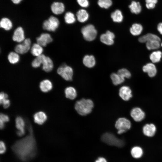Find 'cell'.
Segmentation results:
<instances>
[{"instance_id":"obj_1","label":"cell","mask_w":162,"mask_h":162,"mask_svg":"<svg viewBox=\"0 0 162 162\" xmlns=\"http://www.w3.org/2000/svg\"><path fill=\"white\" fill-rule=\"evenodd\" d=\"M28 134L25 137L16 142L12 149L17 156L22 161L26 162L35 155L36 146L31 124L28 122Z\"/></svg>"},{"instance_id":"obj_2","label":"cell","mask_w":162,"mask_h":162,"mask_svg":"<svg viewBox=\"0 0 162 162\" xmlns=\"http://www.w3.org/2000/svg\"><path fill=\"white\" fill-rule=\"evenodd\" d=\"M74 107L79 115L85 116L92 112L94 107V103L90 99L82 98L76 101Z\"/></svg>"},{"instance_id":"obj_3","label":"cell","mask_w":162,"mask_h":162,"mask_svg":"<svg viewBox=\"0 0 162 162\" xmlns=\"http://www.w3.org/2000/svg\"><path fill=\"white\" fill-rule=\"evenodd\" d=\"M101 139L104 142L110 146L122 147L125 144L124 140L117 138L114 134L110 133L104 134L101 136Z\"/></svg>"},{"instance_id":"obj_4","label":"cell","mask_w":162,"mask_h":162,"mask_svg":"<svg viewBox=\"0 0 162 162\" xmlns=\"http://www.w3.org/2000/svg\"><path fill=\"white\" fill-rule=\"evenodd\" d=\"M81 32L84 39L88 41H92L96 38L97 32L94 26L92 24H88L83 27Z\"/></svg>"},{"instance_id":"obj_5","label":"cell","mask_w":162,"mask_h":162,"mask_svg":"<svg viewBox=\"0 0 162 162\" xmlns=\"http://www.w3.org/2000/svg\"><path fill=\"white\" fill-rule=\"evenodd\" d=\"M115 126L118 130L117 133L121 134L130 129L131 123L128 119L125 118H120L116 122Z\"/></svg>"},{"instance_id":"obj_6","label":"cell","mask_w":162,"mask_h":162,"mask_svg":"<svg viewBox=\"0 0 162 162\" xmlns=\"http://www.w3.org/2000/svg\"><path fill=\"white\" fill-rule=\"evenodd\" d=\"M57 72L65 80L68 81L72 80L73 71L70 67L63 64L58 68Z\"/></svg>"},{"instance_id":"obj_7","label":"cell","mask_w":162,"mask_h":162,"mask_svg":"<svg viewBox=\"0 0 162 162\" xmlns=\"http://www.w3.org/2000/svg\"><path fill=\"white\" fill-rule=\"evenodd\" d=\"M59 22L58 19L53 16H50L43 23V28L49 31H55L58 28Z\"/></svg>"},{"instance_id":"obj_8","label":"cell","mask_w":162,"mask_h":162,"mask_svg":"<svg viewBox=\"0 0 162 162\" xmlns=\"http://www.w3.org/2000/svg\"><path fill=\"white\" fill-rule=\"evenodd\" d=\"M31 41L29 38L25 39L23 43L16 45L15 50L18 54H22L27 52L31 47Z\"/></svg>"},{"instance_id":"obj_9","label":"cell","mask_w":162,"mask_h":162,"mask_svg":"<svg viewBox=\"0 0 162 162\" xmlns=\"http://www.w3.org/2000/svg\"><path fill=\"white\" fill-rule=\"evenodd\" d=\"M130 115L133 119L136 122H140L145 118V114L140 108L135 107L131 110Z\"/></svg>"},{"instance_id":"obj_10","label":"cell","mask_w":162,"mask_h":162,"mask_svg":"<svg viewBox=\"0 0 162 162\" xmlns=\"http://www.w3.org/2000/svg\"><path fill=\"white\" fill-rule=\"evenodd\" d=\"M115 37V35L113 32L107 31L105 33L100 35V39L103 43L107 45H111L114 43Z\"/></svg>"},{"instance_id":"obj_11","label":"cell","mask_w":162,"mask_h":162,"mask_svg":"<svg viewBox=\"0 0 162 162\" xmlns=\"http://www.w3.org/2000/svg\"><path fill=\"white\" fill-rule=\"evenodd\" d=\"M119 94L122 99L126 101L129 100L132 97L131 89L126 86H123L120 88Z\"/></svg>"},{"instance_id":"obj_12","label":"cell","mask_w":162,"mask_h":162,"mask_svg":"<svg viewBox=\"0 0 162 162\" xmlns=\"http://www.w3.org/2000/svg\"><path fill=\"white\" fill-rule=\"evenodd\" d=\"M15 124L18 130L16 132L17 135L20 136H23L25 134V122L22 117L18 116L15 119Z\"/></svg>"},{"instance_id":"obj_13","label":"cell","mask_w":162,"mask_h":162,"mask_svg":"<svg viewBox=\"0 0 162 162\" xmlns=\"http://www.w3.org/2000/svg\"><path fill=\"white\" fill-rule=\"evenodd\" d=\"M37 43L42 47L45 46L47 44L52 41V39L49 34L47 33L42 34L36 38Z\"/></svg>"},{"instance_id":"obj_14","label":"cell","mask_w":162,"mask_h":162,"mask_svg":"<svg viewBox=\"0 0 162 162\" xmlns=\"http://www.w3.org/2000/svg\"><path fill=\"white\" fill-rule=\"evenodd\" d=\"M12 39L14 41L18 43L21 42L25 40L24 32L22 27H19L15 30Z\"/></svg>"},{"instance_id":"obj_15","label":"cell","mask_w":162,"mask_h":162,"mask_svg":"<svg viewBox=\"0 0 162 162\" xmlns=\"http://www.w3.org/2000/svg\"><path fill=\"white\" fill-rule=\"evenodd\" d=\"M156 131L155 126L153 124H147L143 127L142 131L143 134L146 136L152 137L155 134Z\"/></svg>"},{"instance_id":"obj_16","label":"cell","mask_w":162,"mask_h":162,"mask_svg":"<svg viewBox=\"0 0 162 162\" xmlns=\"http://www.w3.org/2000/svg\"><path fill=\"white\" fill-rule=\"evenodd\" d=\"M143 71L148 74L151 77L154 76L157 73V70L155 65L152 63H149L144 65L142 67Z\"/></svg>"},{"instance_id":"obj_17","label":"cell","mask_w":162,"mask_h":162,"mask_svg":"<svg viewBox=\"0 0 162 162\" xmlns=\"http://www.w3.org/2000/svg\"><path fill=\"white\" fill-rule=\"evenodd\" d=\"M51 8L54 14L58 15L61 14L64 12L65 7L62 2H55L51 4Z\"/></svg>"},{"instance_id":"obj_18","label":"cell","mask_w":162,"mask_h":162,"mask_svg":"<svg viewBox=\"0 0 162 162\" xmlns=\"http://www.w3.org/2000/svg\"><path fill=\"white\" fill-rule=\"evenodd\" d=\"M34 122L39 125L43 124L47 119L46 114L42 111H39L36 113L33 116Z\"/></svg>"},{"instance_id":"obj_19","label":"cell","mask_w":162,"mask_h":162,"mask_svg":"<svg viewBox=\"0 0 162 162\" xmlns=\"http://www.w3.org/2000/svg\"><path fill=\"white\" fill-rule=\"evenodd\" d=\"M40 88L43 92H47L51 91L53 87L51 82L49 80H44L41 81L39 85Z\"/></svg>"},{"instance_id":"obj_20","label":"cell","mask_w":162,"mask_h":162,"mask_svg":"<svg viewBox=\"0 0 162 162\" xmlns=\"http://www.w3.org/2000/svg\"><path fill=\"white\" fill-rule=\"evenodd\" d=\"M76 17L79 22L83 23L87 21L89 18V14L87 11L84 9L79 10L76 13Z\"/></svg>"},{"instance_id":"obj_21","label":"cell","mask_w":162,"mask_h":162,"mask_svg":"<svg viewBox=\"0 0 162 162\" xmlns=\"http://www.w3.org/2000/svg\"><path fill=\"white\" fill-rule=\"evenodd\" d=\"M157 40L160 41V38L157 35L152 33H148L140 37L138 41L140 43H146L147 42L152 40Z\"/></svg>"},{"instance_id":"obj_22","label":"cell","mask_w":162,"mask_h":162,"mask_svg":"<svg viewBox=\"0 0 162 162\" xmlns=\"http://www.w3.org/2000/svg\"><path fill=\"white\" fill-rule=\"evenodd\" d=\"M53 67L52 60L49 57L46 56L42 64V69L46 72H50L52 70Z\"/></svg>"},{"instance_id":"obj_23","label":"cell","mask_w":162,"mask_h":162,"mask_svg":"<svg viewBox=\"0 0 162 162\" xmlns=\"http://www.w3.org/2000/svg\"><path fill=\"white\" fill-rule=\"evenodd\" d=\"M83 62L86 67L92 68L95 65L96 61L95 58L93 56L87 55L84 57Z\"/></svg>"},{"instance_id":"obj_24","label":"cell","mask_w":162,"mask_h":162,"mask_svg":"<svg viewBox=\"0 0 162 162\" xmlns=\"http://www.w3.org/2000/svg\"><path fill=\"white\" fill-rule=\"evenodd\" d=\"M64 92L66 98L70 100H74L77 97L76 91L73 87L69 86L67 87L65 89Z\"/></svg>"},{"instance_id":"obj_25","label":"cell","mask_w":162,"mask_h":162,"mask_svg":"<svg viewBox=\"0 0 162 162\" xmlns=\"http://www.w3.org/2000/svg\"><path fill=\"white\" fill-rule=\"evenodd\" d=\"M131 156L135 159L140 158L142 156L143 152L142 149L139 146H135L130 150Z\"/></svg>"},{"instance_id":"obj_26","label":"cell","mask_w":162,"mask_h":162,"mask_svg":"<svg viewBox=\"0 0 162 162\" xmlns=\"http://www.w3.org/2000/svg\"><path fill=\"white\" fill-rule=\"evenodd\" d=\"M131 12L135 14H139L141 11L142 7L140 2L133 1L129 6Z\"/></svg>"},{"instance_id":"obj_27","label":"cell","mask_w":162,"mask_h":162,"mask_svg":"<svg viewBox=\"0 0 162 162\" xmlns=\"http://www.w3.org/2000/svg\"><path fill=\"white\" fill-rule=\"evenodd\" d=\"M142 30L143 27L142 25L137 23L133 24L130 29V33L134 36L139 35L142 33Z\"/></svg>"},{"instance_id":"obj_28","label":"cell","mask_w":162,"mask_h":162,"mask_svg":"<svg viewBox=\"0 0 162 162\" xmlns=\"http://www.w3.org/2000/svg\"><path fill=\"white\" fill-rule=\"evenodd\" d=\"M111 17L113 22L118 23L122 22L123 19L122 11L118 9H117L112 12L111 14Z\"/></svg>"},{"instance_id":"obj_29","label":"cell","mask_w":162,"mask_h":162,"mask_svg":"<svg viewBox=\"0 0 162 162\" xmlns=\"http://www.w3.org/2000/svg\"><path fill=\"white\" fill-rule=\"evenodd\" d=\"M43 51L42 46L38 43L34 44L31 49V54L33 56L36 57L41 55Z\"/></svg>"},{"instance_id":"obj_30","label":"cell","mask_w":162,"mask_h":162,"mask_svg":"<svg viewBox=\"0 0 162 162\" xmlns=\"http://www.w3.org/2000/svg\"><path fill=\"white\" fill-rule=\"evenodd\" d=\"M112 82L115 85H118L123 83L125 80V78L117 73H113L110 76Z\"/></svg>"},{"instance_id":"obj_31","label":"cell","mask_w":162,"mask_h":162,"mask_svg":"<svg viewBox=\"0 0 162 162\" xmlns=\"http://www.w3.org/2000/svg\"><path fill=\"white\" fill-rule=\"evenodd\" d=\"M0 27L5 30L9 31L12 27V23L11 21L9 19L4 17L2 18L0 22Z\"/></svg>"},{"instance_id":"obj_32","label":"cell","mask_w":162,"mask_h":162,"mask_svg":"<svg viewBox=\"0 0 162 162\" xmlns=\"http://www.w3.org/2000/svg\"><path fill=\"white\" fill-rule=\"evenodd\" d=\"M162 56L161 52L158 50L152 52L150 55L149 58L153 63H156L160 61Z\"/></svg>"},{"instance_id":"obj_33","label":"cell","mask_w":162,"mask_h":162,"mask_svg":"<svg viewBox=\"0 0 162 162\" xmlns=\"http://www.w3.org/2000/svg\"><path fill=\"white\" fill-rule=\"evenodd\" d=\"M160 41L157 40H152L147 42L146 46L148 50L157 49L160 46Z\"/></svg>"},{"instance_id":"obj_34","label":"cell","mask_w":162,"mask_h":162,"mask_svg":"<svg viewBox=\"0 0 162 162\" xmlns=\"http://www.w3.org/2000/svg\"><path fill=\"white\" fill-rule=\"evenodd\" d=\"M46 56L44 54L41 55L37 56L32 62V65L34 68H37L39 67L41 64H42Z\"/></svg>"},{"instance_id":"obj_35","label":"cell","mask_w":162,"mask_h":162,"mask_svg":"<svg viewBox=\"0 0 162 162\" xmlns=\"http://www.w3.org/2000/svg\"><path fill=\"white\" fill-rule=\"evenodd\" d=\"M8 58L10 63L14 64L18 63L20 60L18 53L15 52H12L8 55Z\"/></svg>"},{"instance_id":"obj_36","label":"cell","mask_w":162,"mask_h":162,"mask_svg":"<svg viewBox=\"0 0 162 162\" xmlns=\"http://www.w3.org/2000/svg\"><path fill=\"white\" fill-rule=\"evenodd\" d=\"M64 19L65 22L68 24H73L76 20L75 16L73 13L70 12H68L65 14Z\"/></svg>"},{"instance_id":"obj_37","label":"cell","mask_w":162,"mask_h":162,"mask_svg":"<svg viewBox=\"0 0 162 162\" xmlns=\"http://www.w3.org/2000/svg\"><path fill=\"white\" fill-rule=\"evenodd\" d=\"M98 4L101 8L108 9L112 4V0H98Z\"/></svg>"},{"instance_id":"obj_38","label":"cell","mask_w":162,"mask_h":162,"mask_svg":"<svg viewBox=\"0 0 162 162\" xmlns=\"http://www.w3.org/2000/svg\"><path fill=\"white\" fill-rule=\"evenodd\" d=\"M9 118L8 116L5 114L1 113L0 115V127L1 129H3L4 127L5 122L9 121Z\"/></svg>"},{"instance_id":"obj_39","label":"cell","mask_w":162,"mask_h":162,"mask_svg":"<svg viewBox=\"0 0 162 162\" xmlns=\"http://www.w3.org/2000/svg\"><path fill=\"white\" fill-rule=\"evenodd\" d=\"M117 73L124 78H129L131 74L130 72L125 68H122L118 70Z\"/></svg>"},{"instance_id":"obj_40","label":"cell","mask_w":162,"mask_h":162,"mask_svg":"<svg viewBox=\"0 0 162 162\" xmlns=\"http://www.w3.org/2000/svg\"><path fill=\"white\" fill-rule=\"evenodd\" d=\"M8 98H5L0 101V104L2 105L3 107L5 109L8 108L10 105V101Z\"/></svg>"},{"instance_id":"obj_41","label":"cell","mask_w":162,"mask_h":162,"mask_svg":"<svg viewBox=\"0 0 162 162\" xmlns=\"http://www.w3.org/2000/svg\"><path fill=\"white\" fill-rule=\"evenodd\" d=\"M78 4L82 8H87L89 5L88 0H76Z\"/></svg>"},{"instance_id":"obj_42","label":"cell","mask_w":162,"mask_h":162,"mask_svg":"<svg viewBox=\"0 0 162 162\" xmlns=\"http://www.w3.org/2000/svg\"><path fill=\"white\" fill-rule=\"evenodd\" d=\"M0 153L1 154L5 152L6 150L5 144L3 141H1L0 142Z\"/></svg>"},{"instance_id":"obj_43","label":"cell","mask_w":162,"mask_h":162,"mask_svg":"<svg viewBox=\"0 0 162 162\" xmlns=\"http://www.w3.org/2000/svg\"><path fill=\"white\" fill-rule=\"evenodd\" d=\"M155 4L152 3H146V6L147 8L151 9H153L155 8Z\"/></svg>"},{"instance_id":"obj_44","label":"cell","mask_w":162,"mask_h":162,"mask_svg":"<svg viewBox=\"0 0 162 162\" xmlns=\"http://www.w3.org/2000/svg\"><path fill=\"white\" fill-rule=\"evenodd\" d=\"M8 94L3 92H2L0 94V101H1L4 99L8 98Z\"/></svg>"},{"instance_id":"obj_45","label":"cell","mask_w":162,"mask_h":162,"mask_svg":"<svg viewBox=\"0 0 162 162\" xmlns=\"http://www.w3.org/2000/svg\"><path fill=\"white\" fill-rule=\"evenodd\" d=\"M95 162H107V161L104 158L100 157L95 161Z\"/></svg>"},{"instance_id":"obj_46","label":"cell","mask_w":162,"mask_h":162,"mask_svg":"<svg viewBox=\"0 0 162 162\" xmlns=\"http://www.w3.org/2000/svg\"><path fill=\"white\" fill-rule=\"evenodd\" d=\"M157 28L160 34H162V22L158 24Z\"/></svg>"},{"instance_id":"obj_47","label":"cell","mask_w":162,"mask_h":162,"mask_svg":"<svg viewBox=\"0 0 162 162\" xmlns=\"http://www.w3.org/2000/svg\"><path fill=\"white\" fill-rule=\"evenodd\" d=\"M146 3H152L156 4L158 2V0H145Z\"/></svg>"},{"instance_id":"obj_48","label":"cell","mask_w":162,"mask_h":162,"mask_svg":"<svg viewBox=\"0 0 162 162\" xmlns=\"http://www.w3.org/2000/svg\"><path fill=\"white\" fill-rule=\"evenodd\" d=\"M22 0H11L12 2L15 4H18Z\"/></svg>"},{"instance_id":"obj_49","label":"cell","mask_w":162,"mask_h":162,"mask_svg":"<svg viewBox=\"0 0 162 162\" xmlns=\"http://www.w3.org/2000/svg\"><path fill=\"white\" fill-rule=\"evenodd\" d=\"M161 46H162V43H161Z\"/></svg>"}]
</instances>
